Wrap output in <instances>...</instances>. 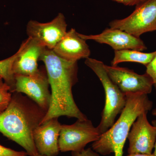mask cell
<instances>
[{
	"mask_svg": "<svg viewBox=\"0 0 156 156\" xmlns=\"http://www.w3.org/2000/svg\"><path fill=\"white\" fill-rule=\"evenodd\" d=\"M117 3H121L126 6H136L143 0H111Z\"/></svg>",
	"mask_w": 156,
	"mask_h": 156,
	"instance_id": "cell-21",
	"label": "cell"
},
{
	"mask_svg": "<svg viewBox=\"0 0 156 156\" xmlns=\"http://www.w3.org/2000/svg\"><path fill=\"white\" fill-rule=\"evenodd\" d=\"M12 95L10 87L5 83L0 86V114L9 106Z\"/></svg>",
	"mask_w": 156,
	"mask_h": 156,
	"instance_id": "cell-17",
	"label": "cell"
},
{
	"mask_svg": "<svg viewBox=\"0 0 156 156\" xmlns=\"http://www.w3.org/2000/svg\"><path fill=\"white\" fill-rule=\"evenodd\" d=\"M4 83V80H3V78H2V77L0 76V86H2Z\"/></svg>",
	"mask_w": 156,
	"mask_h": 156,
	"instance_id": "cell-24",
	"label": "cell"
},
{
	"mask_svg": "<svg viewBox=\"0 0 156 156\" xmlns=\"http://www.w3.org/2000/svg\"><path fill=\"white\" fill-rule=\"evenodd\" d=\"M152 114L154 116H156V108L154 109L153 110L152 112Z\"/></svg>",
	"mask_w": 156,
	"mask_h": 156,
	"instance_id": "cell-25",
	"label": "cell"
},
{
	"mask_svg": "<svg viewBox=\"0 0 156 156\" xmlns=\"http://www.w3.org/2000/svg\"><path fill=\"white\" fill-rule=\"evenodd\" d=\"M109 26L138 38L145 33L156 30V0H143L129 16L112 20Z\"/></svg>",
	"mask_w": 156,
	"mask_h": 156,
	"instance_id": "cell-5",
	"label": "cell"
},
{
	"mask_svg": "<svg viewBox=\"0 0 156 156\" xmlns=\"http://www.w3.org/2000/svg\"><path fill=\"white\" fill-rule=\"evenodd\" d=\"M19 50L11 57L0 61V76L3 78L4 83L10 87L11 92L13 93L15 89V76L12 67L14 60L19 54Z\"/></svg>",
	"mask_w": 156,
	"mask_h": 156,
	"instance_id": "cell-16",
	"label": "cell"
},
{
	"mask_svg": "<svg viewBox=\"0 0 156 156\" xmlns=\"http://www.w3.org/2000/svg\"><path fill=\"white\" fill-rule=\"evenodd\" d=\"M53 51L60 58L66 61L77 62L89 58L91 51L86 40L80 37L74 28L67 31L57 43Z\"/></svg>",
	"mask_w": 156,
	"mask_h": 156,
	"instance_id": "cell-14",
	"label": "cell"
},
{
	"mask_svg": "<svg viewBox=\"0 0 156 156\" xmlns=\"http://www.w3.org/2000/svg\"><path fill=\"white\" fill-rule=\"evenodd\" d=\"M127 156H155L153 154H128Z\"/></svg>",
	"mask_w": 156,
	"mask_h": 156,
	"instance_id": "cell-22",
	"label": "cell"
},
{
	"mask_svg": "<svg viewBox=\"0 0 156 156\" xmlns=\"http://www.w3.org/2000/svg\"><path fill=\"white\" fill-rule=\"evenodd\" d=\"M39 60L45 65L51 90L50 108L41 124L62 116L79 120L87 119L76 104L73 95V87L78 81L77 62L62 59L53 50L46 48Z\"/></svg>",
	"mask_w": 156,
	"mask_h": 156,
	"instance_id": "cell-1",
	"label": "cell"
},
{
	"mask_svg": "<svg viewBox=\"0 0 156 156\" xmlns=\"http://www.w3.org/2000/svg\"><path fill=\"white\" fill-rule=\"evenodd\" d=\"M156 54V51L151 53H143L133 50L115 51V56L111 62L112 66H117L123 62H134L143 64L146 66L152 61Z\"/></svg>",
	"mask_w": 156,
	"mask_h": 156,
	"instance_id": "cell-15",
	"label": "cell"
},
{
	"mask_svg": "<svg viewBox=\"0 0 156 156\" xmlns=\"http://www.w3.org/2000/svg\"><path fill=\"white\" fill-rule=\"evenodd\" d=\"M109 77L125 95L149 94L153 87L152 79L147 73L139 75L126 68L104 65Z\"/></svg>",
	"mask_w": 156,
	"mask_h": 156,
	"instance_id": "cell-8",
	"label": "cell"
},
{
	"mask_svg": "<svg viewBox=\"0 0 156 156\" xmlns=\"http://www.w3.org/2000/svg\"><path fill=\"white\" fill-rule=\"evenodd\" d=\"M45 48L35 40L27 38L20 45L19 54L13 64V73L16 75H30L39 70V61Z\"/></svg>",
	"mask_w": 156,
	"mask_h": 156,
	"instance_id": "cell-13",
	"label": "cell"
},
{
	"mask_svg": "<svg viewBox=\"0 0 156 156\" xmlns=\"http://www.w3.org/2000/svg\"><path fill=\"white\" fill-rule=\"evenodd\" d=\"M46 113L28 96L13 92L9 106L0 114V132L22 147L28 155H36L33 133Z\"/></svg>",
	"mask_w": 156,
	"mask_h": 156,
	"instance_id": "cell-2",
	"label": "cell"
},
{
	"mask_svg": "<svg viewBox=\"0 0 156 156\" xmlns=\"http://www.w3.org/2000/svg\"><path fill=\"white\" fill-rule=\"evenodd\" d=\"M67 27L64 14L59 13L50 22L43 23L30 20L27 25V34L28 37L53 50L67 32Z\"/></svg>",
	"mask_w": 156,
	"mask_h": 156,
	"instance_id": "cell-9",
	"label": "cell"
},
{
	"mask_svg": "<svg viewBox=\"0 0 156 156\" xmlns=\"http://www.w3.org/2000/svg\"><path fill=\"white\" fill-rule=\"evenodd\" d=\"M152 124L153 126H154V127H155L156 128V120H153V121H152ZM154 153L153 154L155 156H156V140L155 144L154 147Z\"/></svg>",
	"mask_w": 156,
	"mask_h": 156,
	"instance_id": "cell-23",
	"label": "cell"
},
{
	"mask_svg": "<svg viewBox=\"0 0 156 156\" xmlns=\"http://www.w3.org/2000/svg\"><path fill=\"white\" fill-rule=\"evenodd\" d=\"M14 92L24 94L46 112L51 103L50 85L45 67L30 75H15Z\"/></svg>",
	"mask_w": 156,
	"mask_h": 156,
	"instance_id": "cell-7",
	"label": "cell"
},
{
	"mask_svg": "<svg viewBox=\"0 0 156 156\" xmlns=\"http://www.w3.org/2000/svg\"><path fill=\"white\" fill-rule=\"evenodd\" d=\"M126 95V105L118 120L92 144L93 151L103 156L114 153V156H123L124 145L133 123L140 115L148 112L152 108V101L147 94Z\"/></svg>",
	"mask_w": 156,
	"mask_h": 156,
	"instance_id": "cell-3",
	"label": "cell"
},
{
	"mask_svg": "<svg viewBox=\"0 0 156 156\" xmlns=\"http://www.w3.org/2000/svg\"><path fill=\"white\" fill-rule=\"evenodd\" d=\"M79 35L86 41L92 40L99 44H107L115 51L133 50L143 51L147 49L140 38L119 29L110 27L105 29L98 34L87 35L79 33Z\"/></svg>",
	"mask_w": 156,
	"mask_h": 156,
	"instance_id": "cell-11",
	"label": "cell"
},
{
	"mask_svg": "<svg viewBox=\"0 0 156 156\" xmlns=\"http://www.w3.org/2000/svg\"><path fill=\"white\" fill-rule=\"evenodd\" d=\"M146 73L152 79L153 86L156 91V54L155 56L146 66Z\"/></svg>",
	"mask_w": 156,
	"mask_h": 156,
	"instance_id": "cell-19",
	"label": "cell"
},
{
	"mask_svg": "<svg viewBox=\"0 0 156 156\" xmlns=\"http://www.w3.org/2000/svg\"><path fill=\"white\" fill-rule=\"evenodd\" d=\"M147 112L140 115L133 123L128 136V154L152 153L156 140V128L149 122Z\"/></svg>",
	"mask_w": 156,
	"mask_h": 156,
	"instance_id": "cell-10",
	"label": "cell"
},
{
	"mask_svg": "<svg viewBox=\"0 0 156 156\" xmlns=\"http://www.w3.org/2000/svg\"><path fill=\"white\" fill-rule=\"evenodd\" d=\"M26 152L18 151L0 144V156H27Z\"/></svg>",
	"mask_w": 156,
	"mask_h": 156,
	"instance_id": "cell-18",
	"label": "cell"
},
{
	"mask_svg": "<svg viewBox=\"0 0 156 156\" xmlns=\"http://www.w3.org/2000/svg\"><path fill=\"white\" fill-rule=\"evenodd\" d=\"M85 63L99 78L105 92V105L100 122L97 127L101 135L114 125L117 115L126 106L127 98L109 77L102 62L89 57L86 58Z\"/></svg>",
	"mask_w": 156,
	"mask_h": 156,
	"instance_id": "cell-4",
	"label": "cell"
},
{
	"mask_svg": "<svg viewBox=\"0 0 156 156\" xmlns=\"http://www.w3.org/2000/svg\"><path fill=\"white\" fill-rule=\"evenodd\" d=\"M62 125L58 118H53L38 126L33 133L38 153L45 156H56L59 154L58 141Z\"/></svg>",
	"mask_w": 156,
	"mask_h": 156,
	"instance_id": "cell-12",
	"label": "cell"
},
{
	"mask_svg": "<svg viewBox=\"0 0 156 156\" xmlns=\"http://www.w3.org/2000/svg\"><path fill=\"white\" fill-rule=\"evenodd\" d=\"M100 136L97 127L88 119H77L72 125H62L58 141L59 151L80 152L87 144L95 142Z\"/></svg>",
	"mask_w": 156,
	"mask_h": 156,
	"instance_id": "cell-6",
	"label": "cell"
},
{
	"mask_svg": "<svg viewBox=\"0 0 156 156\" xmlns=\"http://www.w3.org/2000/svg\"><path fill=\"white\" fill-rule=\"evenodd\" d=\"M73 156H100L99 154L89 148L84 149L80 152H72Z\"/></svg>",
	"mask_w": 156,
	"mask_h": 156,
	"instance_id": "cell-20",
	"label": "cell"
},
{
	"mask_svg": "<svg viewBox=\"0 0 156 156\" xmlns=\"http://www.w3.org/2000/svg\"><path fill=\"white\" fill-rule=\"evenodd\" d=\"M34 156H45L44 155H42L40 154H37L36 155Z\"/></svg>",
	"mask_w": 156,
	"mask_h": 156,
	"instance_id": "cell-26",
	"label": "cell"
}]
</instances>
